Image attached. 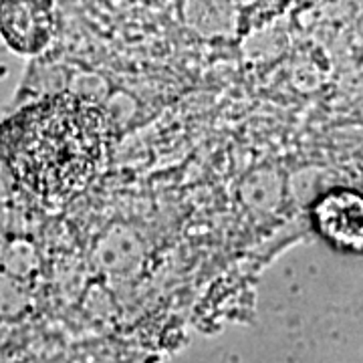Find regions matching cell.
Masks as SVG:
<instances>
[{"mask_svg": "<svg viewBox=\"0 0 363 363\" xmlns=\"http://www.w3.org/2000/svg\"><path fill=\"white\" fill-rule=\"evenodd\" d=\"M0 26L16 49L35 51L49 37L51 4L49 0H2Z\"/></svg>", "mask_w": 363, "mask_h": 363, "instance_id": "cell-3", "label": "cell"}, {"mask_svg": "<svg viewBox=\"0 0 363 363\" xmlns=\"http://www.w3.org/2000/svg\"><path fill=\"white\" fill-rule=\"evenodd\" d=\"M2 154L18 180L43 196H67L95 174L104 119L87 101L61 95L33 105L4 125Z\"/></svg>", "mask_w": 363, "mask_h": 363, "instance_id": "cell-1", "label": "cell"}, {"mask_svg": "<svg viewBox=\"0 0 363 363\" xmlns=\"http://www.w3.org/2000/svg\"><path fill=\"white\" fill-rule=\"evenodd\" d=\"M313 222L329 245L345 252H363V196L331 190L313 206Z\"/></svg>", "mask_w": 363, "mask_h": 363, "instance_id": "cell-2", "label": "cell"}]
</instances>
